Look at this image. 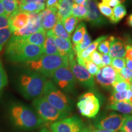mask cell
Returning <instances> with one entry per match:
<instances>
[{
    "label": "cell",
    "mask_w": 132,
    "mask_h": 132,
    "mask_svg": "<svg viewBox=\"0 0 132 132\" xmlns=\"http://www.w3.org/2000/svg\"><path fill=\"white\" fill-rule=\"evenodd\" d=\"M7 113L10 124L19 131H32L46 125L34 108L20 102L10 104Z\"/></svg>",
    "instance_id": "6da1fadb"
},
{
    "label": "cell",
    "mask_w": 132,
    "mask_h": 132,
    "mask_svg": "<svg viewBox=\"0 0 132 132\" xmlns=\"http://www.w3.org/2000/svg\"><path fill=\"white\" fill-rule=\"evenodd\" d=\"M6 55L11 61L26 63L40 58L44 52L42 47L26 43L23 37L12 34L6 48Z\"/></svg>",
    "instance_id": "7a4b0ae2"
},
{
    "label": "cell",
    "mask_w": 132,
    "mask_h": 132,
    "mask_svg": "<svg viewBox=\"0 0 132 132\" xmlns=\"http://www.w3.org/2000/svg\"><path fill=\"white\" fill-rule=\"evenodd\" d=\"M47 78L34 71L21 73L16 81V87L23 97L28 100H34L42 96Z\"/></svg>",
    "instance_id": "3957f363"
},
{
    "label": "cell",
    "mask_w": 132,
    "mask_h": 132,
    "mask_svg": "<svg viewBox=\"0 0 132 132\" xmlns=\"http://www.w3.org/2000/svg\"><path fill=\"white\" fill-rule=\"evenodd\" d=\"M26 64L31 70L41 74L45 78H51L54 71L59 67H69L68 58L60 54H44L37 60L27 62Z\"/></svg>",
    "instance_id": "277c9868"
},
{
    "label": "cell",
    "mask_w": 132,
    "mask_h": 132,
    "mask_svg": "<svg viewBox=\"0 0 132 132\" xmlns=\"http://www.w3.org/2000/svg\"><path fill=\"white\" fill-rule=\"evenodd\" d=\"M42 96L59 111L71 113L73 110L72 100L52 81L47 80Z\"/></svg>",
    "instance_id": "5b68a950"
},
{
    "label": "cell",
    "mask_w": 132,
    "mask_h": 132,
    "mask_svg": "<svg viewBox=\"0 0 132 132\" xmlns=\"http://www.w3.org/2000/svg\"><path fill=\"white\" fill-rule=\"evenodd\" d=\"M34 110L45 124L49 125L55 122L70 116L71 113L59 111L50 105L42 96L32 100Z\"/></svg>",
    "instance_id": "8992f818"
},
{
    "label": "cell",
    "mask_w": 132,
    "mask_h": 132,
    "mask_svg": "<svg viewBox=\"0 0 132 132\" xmlns=\"http://www.w3.org/2000/svg\"><path fill=\"white\" fill-rule=\"evenodd\" d=\"M56 86L67 94H74L76 91V79L69 67L57 69L51 77Z\"/></svg>",
    "instance_id": "52a82bcc"
},
{
    "label": "cell",
    "mask_w": 132,
    "mask_h": 132,
    "mask_svg": "<svg viewBox=\"0 0 132 132\" xmlns=\"http://www.w3.org/2000/svg\"><path fill=\"white\" fill-rule=\"evenodd\" d=\"M124 118L125 114L114 112L103 113L95 117L93 121V127L97 129L117 132L121 128Z\"/></svg>",
    "instance_id": "ba28073f"
},
{
    "label": "cell",
    "mask_w": 132,
    "mask_h": 132,
    "mask_svg": "<svg viewBox=\"0 0 132 132\" xmlns=\"http://www.w3.org/2000/svg\"><path fill=\"white\" fill-rule=\"evenodd\" d=\"M77 105L80 113L87 118H95L100 108L98 98L94 93L90 92L81 95Z\"/></svg>",
    "instance_id": "9c48e42d"
},
{
    "label": "cell",
    "mask_w": 132,
    "mask_h": 132,
    "mask_svg": "<svg viewBox=\"0 0 132 132\" xmlns=\"http://www.w3.org/2000/svg\"><path fill=\"white\" fill-rule=\"evenodd\" d=\"M85 125L77 116H70L50 125L51 132H82Z\"/></svg>",
    "instance_id": "30bf717a"
},
{
    "label": "cell",
    "mask_w": 132,
    "mask_h": 132,
    "mask_svg": "<svg viewBox=\"0 0 132 132\" xmlns=\"http://www.w3.org/2000/svg\"><path fill=\"white\" fill-rule=\"evenodd\" d=\"M69 67L73 73L76 80H78L80 85L87 89H93L95 86L94 78L89 73L84 66L81 65L75 58L69 60Z\"/></svg>",
    "instance_id": "8fae6325"
},
{
    "label": "cell",
    "mask_w": 132,
    "mask_h": 132,
    "mask_svg": "<svg viewBox=\"0 0 132 132\" xmlns=\"http://www.w3.org/2000/svg\"><path fill=\"white\" fill-rule=\"evenodd\" d=\"M118 72L111 65H106L100 68L94 79L100 86L109 89L112 87L113 82L116 80Z\"/></svg>",
    "instance_id": "7c38bea8"
},
{
    "label": "cell",
    "mask_w": 132,
    "mask_h": 132,
    "mask_svg": "<svg viewBox=\"0 0 132 132\" xmlns=\"http://www.w3.org/2000/svg\"><path fill=\"white\" fill-rule=\"evenodd\" d=\"M85 7L87 9V14L85 19L86 21L94 26H100L105 24L106 21L100 14L95 0H87Z\"/></svg>",
    "instance_id": "4fadbf2b"
},
{
    "label": "cell",
    "mask_w": 132,
    "mask_h": 132,
    "mask_svg": "<svg viewBox=\"0 0 132 132\" xmlns=\"http://www.w3.org/2000/svg\"><path fill=\"white\" fill-rule=\"evenodd\" d=\"M57 9H46L39 13L42 28L45 31L52 30L56 24L57 21Z\"/></svg>",
    "instance_id": "5bb4252c"
},
{
    "label": "cell",
    "mask_w": 132,
    "mask_h": 132,
    "mask_svg": "<svg viewBox=\"0 0 132 132\" xmlns=\"http://www.w3.org/2000/svg\"><path fill=\"white\" fill-rule=\"evenodd\" d=\"M54 40L59 54L62 56H66L69 60L75 58L76 53L70 40H66L54 36Z\"/></svg>",
    "instance_id": "9a60e30c"
},
{
    "label": "cell",
    "mask_w": 132,
    "mask_h": 132,
    "mask_svg": "<svg viewBox=\"0 0 132 132\" xmlns=\"http://www.w3.org/2000/svg\"><path fill=\"white\" fill-rule=\"evenodd\" d=\"M125 44L120 38L113 37L110 43L109 55L111 58H123L125 57Z\"/></svg>",
    "instance_id": "2e32d148"
},
{
    "label": "cell",
    "mask_w": 132,
    "mask_h": 132,
    "mask_svg": "<svg viewBox=\"0 0 132 132\" xmlns=\"http://www.w3.org/2000/svg\"><path fill=\"white\" fill-rule=\"evenodd\" d=\"M43 52L44 55L59 54L55 44L54 35L52 30L47 31L45 41L43 46Z\"/></svg>",
    "instance_id": "e0dca14e"
},
{
    "label": "cell",
    "mask_w": 132,
    "mask_h": 132,
    "mask_svg": "<svg viewBox=\"0 0 132 132\" xmlns=\"http://www.w3.org/2000/svg\"><path fill=\"white\" fill-rule=\"evenodd\" d=\"M29 21V14L21 12L20 11L19 12L13 16L11 19V26L14 32L19 30L24 27L28 24Z\"/></svg>",
    "instance_id": "ac0fdd59"
},
{
    "label": "cell",
    "mask_w": 132,
    "mask_h": 132,
    "mask_svg": "<svg viewBox=\"0 0 132 132\" xmlns=\"http://www.w3.org/2000/svg\"><path fill=\"white\" fill-rule=\"evenodd\" d=\"M20 11L27 14L36 13L38 14L44 11L45 8V2H19Z\"/></svg>",
    "instance_id": "d6986e66"
},
{
    "label": "cell",
    "mask_w": 132,
    "mask_h": 132,
    "mask_svg": "<svg viewBox=\"0 0 132 132\" xmlns=\"http://www.w3.org/2000/svg\"><path fill=\"white\" fill-rule=\"evenodd\" d=\"M73 0H62L59 1L57 7V19L62 21L65 18L71 15Z\"/></svg>",
    "instance_id": "ffe728a7"
},
{
    "label": "cell",
    "mask_w": 132,
    "mask_h": 132,
    "mask_svg": "<svg viewBox=\"0 0 132 132\" xmlns=\"http://www.w3.org/2000/svg\"><path fill=\"white\" fill-rule=\"evenodd\" d=\"M46 36H47V31H45L44 29L41 28L36 31V32L33 33L28 36H26V37H23V38L24 42L26 43L43 47L44 42L45 41Z\"/></svg>",
    "instance_id": "44dd1931"
},
{
    "label": "cell",
    "mask_w": 132,
    "mask_h": 132,
    "mask_svg": "<svg viewBox=\"0 0 132 132\" xmlns=\"http://www.w3.org/2000/svg\"><path fill=\"white\" fill-rule=\"evenodd\" d=\"M106 109L120 112L125 115L132 114V104L125 101L109 103L106 105Z\"/></svg>",
    "instance_id": "7402d4cb"
},
{
    "label": "cell",
    "mask_w": 132,
    "mask_h": 132,
    "mask_svg": "<svg viewBox=\"0 0 132 132\" xmlns=\"http://www.w3.org/2000/svg\"><path fill=\"white\" fill-rule=\"evenodd\" d=\"M4 7L6 15L11 19L20 12L19 2L18 0H0Z\"/></svg>",
    "instance_id": "603a6c76"
},
{
    "label": "cell",
    "mask_w": 132,
    "mask_h": 132,
    "mask_svg": "<svg viewBox=\"0 0 132 132\" xmlns=\"http://www.w3.org/2000/svg\"><path fill=\"white\" fill-rule=\"evenodd\" d=\"M127 14L126 7L122 4H119L113 10V14L110 19L111 23L116 24L121 20Z\"/></svg>",
    "instance_id": "cb8c5ba5"
},
{
    "label": "cell",
    "mask_w": 132,
    "mask_h": 132,
    "mask_svg": "<svg viewBox=\"0 0 132 132\" xmlns=\"http://www.w3.org/2000/svg\"><path fill=\"white\" fill-rule=\"evenodd\" d=\"M53 33L56 37L62 38V39H66V40H70L71 36L69 34L67 31L65 30V28L62 24V21L57 19L56 24L54 26L53 28L52 29Z\"/></svg>",
    "instance_id": "d4e9b609"
},
{
    "label": "cell",
    "mask_w": 132,
    "mask_h": 132,
    "mask_svg": "<svg viewBox=\"0 0 132 132\" xmlns=\"http://www.w3.org/2000/svg\"><path fill=\"white\" fill-rule=\"evenodd\" d=\"M86 26L84 22H80L78 26L76 28L75 32L72 37V42H73V48L78 45L81 41L84 34L86 31Z\"/></svg>",
    "instance_id": "484cf974"
},
{
    "label": "cell",
    "mask_w": 132,
    "mask_h": 132,
    "mask_svg": "<svg viewBox=\"0 0 132 132\" xmlns=\"http://www.w3.org/2000/svg\"><path fill=\"white\" fill-rule=\"evenodd\" d=\"M79 20L73 15H70L65 18L62 21V24L65 28V30L69 34H72L76 29V26L78 24Z\"/></svg>",
    "instance_id": "4316f807"
},
{
    "label": "cell",
    "mask_w": 132,
    "mask_h": 132,
    "mask_svg": "<svg viewBox=\"0 0 132 132\" xmlns=\"http://www.w3.org/2000/svg\"><path fill=\"white\" fill-rule=\"evenodd\" d=\"M111 87L114 92H123L130 89V85L120 78L118 73L116 80L113 82Z\"/></svg>",
    "instance_id": "83f0119b"
},
{
    "label": "cell",
    "mask_w": 132,
    "mask_h": 132,
    "mask_svg": "<svg viewBox=\"0 0 132 132\" xmlns=\"http://www.w3.org/2000/svg\"><path fill=\"white\" fill-rule=\"evenodd\" d=\"M87 14V9L85 6L74 3L72 6L71 15H73L80 20H85Z\"/></svg>",
    "instance_id": "f1b7e54d"
},
{
    "label": "cell",
    "mask_w": 132,
    "mask_h": 132,
    "mask_svg": "<svg viewBox=\"0 0 132 132\" xmlns=\"http://www.w3.org/2000/svg\"><path fill=\"white\" fill-rule=\"evenodd\" d=\"M92 43L91 38L90 36L89 35L87 31H86L85 34H84L83 37H82V40L81 42L79 43L78 45H77L75 47H73V50L75 51V53L81 52V51L85 50L87 48V47L89 46V45Z\"/></svg>",
    "instance_id": "f546056e"
},
{
    "label": "cell",
    "mask_w": 132,
    "mask_h": 132,
    "mask_svg": "<svg viewBox=\"0 0 132 132\" xmlns=\"http://www.w3.org/2000/svg\"><path fill=\"white\" fill-rule=\"evenodd\" d=\"M14 33V31L11 27L0 29V52L6 42L9 40L11 36Z\"/></svg>",
    "instance_id": "4dcf8cb0"
},
{
    "label": "cell",
    "mask_w": 132,
    "mask_h": 132,
    "mask_svg": "<svg viewBox=\"0 0 132 132\" xmlns=\"http://www.w3.org/2000/svg\"><path fill=\"white\" fill-rule=\"evenodd\" d=\"M127 90H125L123 92H112L111 96L109 98V103L123 101L127 102Z\"/></svg>",
    "instance_id": "1f68e13d"
},
{
    "label": "cell",
    "mask_w": 132,
    "mask_h": 132,
    "mask_svg": "<svg viewBox=\"0 0 132 132\" xmlns=\"http://www.w3.org/2000/svg\"><path fill=\"white\" fill-rule=\"evenodd\" d=\"M113 36H108L106 39L102 41L98 44L97 48L102 54H108L110 48V43H111V41L113 39Z\"/></svg>",
    "instance_id": "d6a6232c"
},
{
    "label": "cell",
    "mask_w": 132,
    "mask_h": 132,
    "mask_svg": "<svg viewBox=\"0 0 132 132\" xmlns=\"http://www.w3.org/2000/svg\"><path fill=\"white\" fill-rule=\"evenodd\" d=\"M122 132H132V115H125L120 130Z\"/></svg>",
    "instance_id": "836d02e7"
},
{
    "label": "cell",
    "mask_w": 132,
    "mask_h": 132,
    "mask_svg": "<svg viewBox=\"0 0 132 132\" xmlns=\"http://www.w3.org/2000/svg\"><path fill=\"white\" fill-rule=\"evenodd\" d=\"M97 7L100 11V14L103 15L109 19L111 17L113 14V9L102 3H97Z\"/></svg>",
    "instance_id": "e575fe53"
},
{
    "label": "cell",
    "mask_w": 132,
    "mask_h": 132,
    "mask_svg": "<svg viewBox=\"0 0 132 132\" xmlns=\"http://www.w3.org/2000/svg\"><path fill=\"white\" fill-rule=\"evenodd\" d=\"M111 66L118 73L125 67V58H113L111 60Z\"/></svg>",
    "instance_id": "d590c367"
},
{
    "label": "cell",
    "mask_w": 132,
    "mask_h": 132,
    "mask_svg": "<svg viewBox=\"0 0 132 132\" xmlns=\"http://www.w3.org/2000/svg\"><path fill=\"white\" fill-rule=\"evenodd\" d=\"M84 67L87 69L89 73L93 76V77L96 75L98 73L99 70H100V68H99L98 66L94 63L92 61H90V59L86 61Z\"/></svg>",
    "instance_id": "8d00e7d4"
},
{
    "label": "cell",
    "mask_w": 132,
    "mask_h": 132,
    "mask_svg": "<svg viewBox=\"0 0 132 132\" xmlns=\"http://www.w3.org/2000/svg\"><path fill=\"white\" fill-rule=\"evenodd\" d=\"M119 77L122 79L123 80L125 81L131 85L132 83V71L129 70L126 67H123L121 70L118 73Z\"/></svg>",
    "instance_id": "74e56055"
},
{
    "label": "cell",
    "mask_w": 132,
    "mask_h": 132,
    "mask_svg": "<svg viewBox=\"0 0 132 132\" xmlns=\"http://www.w3.org/2000/svg\"><path fill=\"white\" fill-rule=\"evenodd\" d=\"M89 58L95 64L98 66L99 68L103 67L102 62V54L97 52V50L94 51L89 55Z\"/></svg>",
    "instance_id": "f35d334b"
},
{
    "label": "cell",
    "mask_w": 132,
    "mask_h": 132,
    "mask_svg": "<svg viewBox=\"0 0 132 132\" xmlns=\"http://www.w3.org/2000/svg\"><path fill=\"white\" fill-rule=\"evenodd\" d=\"M7 84V77L2 64L0 62V92Z\"/></svg>",
    "instance_id": "ab89813d"
},
{
    "label": "cell",
    "mask_w": 132,
    "mask_h": 132,
    "mask_svg": "<svg viewBox=\"0 0 132 132\" xmlns=\"http://www.w3.org/2000/svg\"><path fill=\"white\" fill-rule=\"evenodd\" d=\"M125 57L127 59L132 61V42L130 39L125 41Z\"/></svg>",
    "instance_id": "60d3db41"
},
{
    "label": "cell",
    "mask_w": 132,
    "mask_h": 132,
    "mask_svg": "<svg viewBox=\"0 0 132 132\" xmlns=\"http://www.w3.org/2000/svg\"><path fill=\"white\" fill-rule=\"evenodd\" d=\"M11 19L6 15H0V29L10 27Z\"/></svg>",
    "instance_id": "b9f144b4"
},
{
    "label": "cell",
    "mask_w": 132,
    "mask_h": 132,
    "mask_svg": "<svg viewBox=\"0 0 132 132\" xmlns=\"http://www.w3.org/2000/svg\"><path fill=\"white\" fill-rule=\"evenodd\" d=\"M59 0H47L46 7L47 9H57L59 5Z\"/></svg>",
    "instance_id": "7bdbcfd3"
},
{
    "label": "cell",
    "mask_w": 132,
    "mask_h": 132,
    "mask_svg": "<svg viewBox=\"0 0 132 132\" xmlns=\"http://www.w3.org/2000/svg\"><path fill=\"white\" fill-rule=\"evenodd\" d=\"M111 60H112V58L110 56L109 54H102V65H103V66L111 65Z\"/></svg>",
    "instance_id": "ee69618b"
},
{
    "label": "cell",
    "mask_w": 132,
    "mask_h": 132,
    "mask_svg": "<svg viewBox=\"0 0 132 132\" xmlns=\"http://www.w3.org/2000/svg\"><path fill=\"white\" fill-rule=\"evenodd\" d=\"M102 3L106 5L109 7H115L117 5L120 4L119 0H102Z\"/></svg>",
    "instance_id": "f6af8a7d"
},
{
    "label": "cell",
    "mask_w": 132,
    "mask_h": 132,
    "mask_svg": "<svg viewBox=\"0 0 132 132\" xmlns=\"http://www.w3.org/2000/svg\"><path fill=\"white\" fill-rule=\"evenodd\" d=\"M125 66L127 69L132 71V61L128 60V59H125Z\"/></svg>",
    "instance_id": "bcb514c9"
},
{
    "label": "cell",
    "mask_w": 132,
    "mask_h": 132,
    "mask_svg": "<svg viewBox=\"0 0 132 132\" xmlns=\"http://www.w3.org/2000/svg\"><path fill=\"white\" fill-rule=\"evenodd\" d=\"M126 24L132 28V14H130L127 19Z\"/></svg>",
    "instance_id": "7dc6e473"
},
{
    "label": "cell",
    "mask_w": 132,
    "mask_h": 132,
    "mask_svg": "<svg viewBox=\"0 0 132 132\" xmlns=\"http://www.w3.org/2000/svg\"><path fill=\"white\" fill-rule=\"evenodd\" d=\"M87 0H73L74 2L76 3V4L81 5V6H85L86 4Z\"/></svg>",
    "instance_id": "c3c4849f"
},
{
    "label": "cell",
    "mask_w": 132,
    "mask_h": 132,
    "mask_svg": "<svg viewBox=\"0 0 132 132\" xmlns=\"http://www.w3.org/2000/svg\"><path fill=\"white\" fill-rule=\"evenodd\" d=\"M0 15H6L4 7H3V4L1 2V1H0Z\"/></svg>",
    "instance_id": "681fc988"
},
{
    "label": "cell",
    "mask_w": 132,
    "mask_h": 132,
    "mask_svg": "<svg viewBox=\"0 0 132 132\" xmlns=\"http://www.w3.org/2000/svg\"><path fill=\"white\" fill-rule=\"evenodd\" d=\"M36 132H51V131L49 129H48L47 127H42L39 130H38Z\"/></svg>",
    "instance_id": "f907efd6"
},
{
    "label": "cell",
    "mask_w": 132,
    "mask_h": 132,
    "mask_svg": "<svg viewBox=\"0 0 132 132\" xmlns=\"http://www.w3.org/2000/svg\"><path fill=\"white\" fill-rule=\"evenodd\" d=\"M82 132H92L91 128H90V127H85Z\"/></svg>",
    "instance_id": "816d5d0a"
},
{
    "label": "cell",
    "mask_w": 132,
    "mask_h": 132,
    "mask_svg": "<svg viewBox=\"0 0 132 132\" xmlns=\"http://www.w3.org/2000/svg\"><path fill=\"white\" fill-rule=\"evenodd\" d=\"M125 1L126 0H119V3L120 4H121V3H123L125 2Z\"/></svg>",
    "instance_id": "f5cc1de1"
},
{
    "label": "cell",
    "mask_w": 132,
    "mask_h": 132,
    "mask_svg": "<svg viewBox=\"0 0 132 132\" xmlns=\"http://www.w3.org/2000/svg\"><path fill=\"white\" fill-rule=\"evenodd\" d=\"M18 1H22V0H18Z\"/></svg>",
    "instance_id": "db71d44e"
},
{
    "label": "cell",
    "mask_w": 132,
    "mask_h": 132,
    "mask_svg": "<svg viewBox=\"0 0 132 132\" xmlns=\"http://www.w3.org/2000/svg\"><path fill=\"white\" fill-rule=\"evenodd\" d=\"M59 1H62V0H59Z\"/></svg>",
    "instance_id": "11a10c76"
},
{
    "label": "cell",
    "mask_w": 132,
    "mask_h": 132,
    "mask_svg": "<svg viewBox=\"0 0 132 132\" xmlns=\"http://www.w3.org/2000/svg\"><path fill=\"white\" fill-rule=\"evenodd\" d=\"M120 132H122V131H120Z\"/></svg>",
    "instance_id": "9f6ffc18"
}]
</instances>
